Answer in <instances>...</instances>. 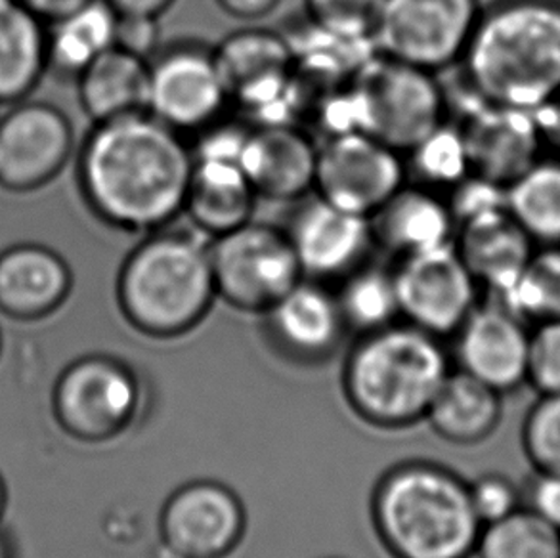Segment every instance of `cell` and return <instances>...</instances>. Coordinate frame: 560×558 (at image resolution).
Segmentation results:
<instances>
[{"label":"cell","mask_w":560,"mask_h":558,"mask_svg":"<svg viewBox=\"0 0 560 558\" xmlns=\"http://www.w3.org/2000/svg\"><path fill=\"white\" fill-rule=\"evenodd\" d=\"M383 0H304L306 20L322 30L352 38H370Z\"/></svg>","instance_id":"cell-34"},{"label":"cell","mask_w":560,"mask_h":558,"mask_svg":"<svg viewBox=\"0 0 560 558\" xmlns=\"http://www.w3.org/2000/svg\"><path fill=\"white\" fill-rule=\"evenodd\" d=\"M119 15H142L160 18L175 4V0H106Z\"/></svg>","instance_id":"cell-41"},{"label":"cell","mask_w":560,"mask_h":558,"mask_svg":"<svg viewBox=\"0 0 560 558\" xmlns=\"http://www.w3.org/2000/svg\"><path fill=\"white\" fill-rule=\"evenodd\" d=\"M63 289L66 270L46 253L18 251L0 263V301L10 309H43L58 301Z\"/></svg>","instance_id":"cell-29"},{"label":"cell","mask_w":560,"mask_h":558,"mask_svg":"<svg viewBox=\"0 0 560 558\" xmlns=\"http://www.w3.org/2000/svg\"><path fill=\"white\" fill-rule=\"evenodd\" d=\"M454 243L478 286L488 294L505 291L536 251V243L508 209L457 226Z\"/></svg>","instance_id":"cell-20"},{"label":"cell","mask_w":560,"mask_h":558,"mask_svg":"<svg viewBox=\"0 0 560 558\" xmlns=\"http://www.w3.org/2000/svg\"><path fill=\"white\" fill-rule=\"evenodd\" d=\"M211 249L203 237L158 230L130 253L119 276L125 316L152 337H178L209 314L217 299Z\"/></svg>","instance_id":"cell-5"},{"label":"cell","mask_w":560,"mask_h":558,"mask_svg":"<svg viewBox=\"0 0 560 558\" xmlns=\"http://www.w3.org/2000/svg\"><path fill=\"white\" fill-rule=\"evenodd\" d=\"M4 555H7V553H4V544H2V537H0V558H4Z\"/></svg>","instance_id":"cell-45"},{"label":"cell","mask_w":560,"mask_h":558,"mask_svg":"<svg viewBox=\"0 0 560 558\" xmlns=\"http://www.w3.org/2000/svg\"><path fill=\"white\" fill-rule=\"evenodd\" d=\"M257 199L242 165L194 159L184 214H188L199 234L214 240L247 224L253 220Z\"/></svg>","instance_id":"cell-21"},{"label":"cell","mask_w":560,"mask_h":558,"mask_svg":"<svg viewBox=\"0 0 560 558\" xmlns=\"http://www.w3.org/2000/svg\"><path fill=\"white\" fill-rule=\"evenodd\" d=\"M521 444L534 470L560 475V394H539L524 416Z\"/></svg>","instance_id":"cell-33"},{"label":"cell","mask_w":560,"mask_h":558,"mask_svg":"<svg viewBox=\"0 0 560 558\" xmlns=\"http://www.w3.org/2000/svg\"><path fill=\"white\" fill-rule=\"evenodd\" d=\"M524 324L538 325L560 317V247H536L523 272L501 293L492 294Z\"/></svg>","instance_id":"cell-27"},{"label":"cell","mask_w":560,"mask_h":558,"mask_svg":"<svg viewBox=\"0 0 560 558\" xmlns=\"http://www.w3.org/2000/svg\"><path fill=\"white\" fill-rule=\"evenodd\" d=\"M480 558H560V530L521 507L480 532Z\"/></svg>","instance_id":"cell-30"},{"label":"cell","mask_w":560,"mask_h":558,"mask_svg":"<svg viewBox=\"0 0 560 558\" xmlns=\"http://www.w3.org/2000/svg\"><path fill=\"white\" fill-rule=\"evenodd\" d=\"M7 2H10V0H0V4H7Z\"/></svg>","instance_id":"cell-46"},{"label":"cell","mask_w":560,"mask_h":558,"mask_svg":"<svg viewBox=\"0 0 560 558\" xmlns=\"http://www.w3.org/2000/svg\"><path fill=\"white\" fill-rule=\"evenodd\" d=\"M373 516L396 558H469L482 532L469 484L429 463L390 470L375 491Z\"/></svg>","instance_id":"cell-3"},{"label":"cell","mask_w":560,"mask_h":558,"mask_svg":"<svg viewBox=\"0 0 560 558\" xmlns=\"http://www.w3.org/2000/svg\"><path fill=\"white\" fill-rule=\"evenodd\" d=\"M114 46H119L122 50L140 56L144 60H152L163 46L160 18L117 14Z\"/></svg>","instance_id":"cell-38"},{"label":"cell","mask_w":560,"mask_h":558,"mask_svg":"<svg viewBox=\"0 0 560 558\" xmlns=\"http://www.w3.org/2000/svg\"><path fill=\"white\" fill-rule=\"evenodd\" d=\"M2 503H4V488H2V483H0V511H2Z\"/></svg>","instance_id":"cell-44"},{"label":"cell","mask_w":560,"mask_h":558,"mask_svg":"<svg viewBox=\"0 0 560 558\" xmlns=\"http://www.w3.org/2000/svg\"><path fill=\"white\" fill-rule=\"evenodd\" d=\"M408 182L447 194L470 174L469 151L457 123L444 121L404 153Z\"/></svg>","instance_id":"cell-28"},{"label":"cell","mask_w":560,"mask_h":558,"mask_svg":"<svg viewBox=\"0 0 560 558\" xmlns=\"http://www.w3.org/2000/svg\"><path fill=\"white\" fill-rule=\"evenodd\" d=\"M240 499L214 483L189 484L173 493L161 514V536L180 558H220L243 534Z\"/></svg>","instance_id":"cell-15"},{"label":"cell","mask_w":560,"mask_h":558,"mask_svg":"<svg viewBox=\"0 0 560 558\" xmlns=\"http://www.w3.org/2000/svg\"><path fill=\"white\" fill-rule=\"evenodd\" d=\"M265 316L273 342L301 360L331 354L347 332L335 291L316 279H301Z\"/></svg>","instance_id":"cell-18"},{"label":"cell","mask_w":560,"mask_h":558,"mask_svg":"<svg viewBox=\"0 0 560 558\" xmlns=\"http://www.w3.org/2000/svg\"><path fill=\"white\" fill-rule=\"evenodd\" d=\"M194 151L150 114L100 123L84 151V184L96 211L127 232L152 234L184 212Z\"/></svg>","instance_id":"cell-1"},{"label":"cell","mask_w":560,"mask_h":558,"mask_svg":"<svg viewBox=\"0 0 560 558\" xmlns=\"http://www.w3.org/2000/svg\"><path fill=\"white\" fill-rule=\"evenodd\" d=\"M68 148V130L58 115L31 107L0 127V174L30 182L56 165Z\"/></svg>","instance_id":"cell-23"},{"label":"cell","mask_w":560,"mask_h":558,"mask_svg":"<svg viewBox=\"0 0 560 558\" xmlns=\"http://www.w3.org/2000/svg\"><path fill=\"white\" fill-rule=\"evenodd\" d=\"M408 182L404 153L370 132H347L319 143L314 194L372 219Z\"/></svg>","instance_id":"cell-11"},{"label":"cell","mask_w":560,"mask_h":558,"mask_svg":"<svg viewBox=\"0 0 560 558\" xmlns=\"http://www.w3.org/2000/svg\"><path fill=\"white\" fill-rule=\"evenodd\" d=\"M232 104L214 48L201 43L161 46L150 60L145 114L189 137L226 115Z\"/></svg>","instance_id":"cell-9"},{"label":"cell","mask_w":560,"mask_h":558,"mask_svg":"<svg viewBox=\"0 0 560 558\" xmlns=\"http://www.w3.org/2000/svg\"><path fill=\"white\" fill-rule=\"evenodd\" d=\"M530 329L498 302H480L454 335L459 370L498 393H513L526 385Z\"/></svg>","instance_id":"cell-14"},{"label":"cell","mask_w":560,"mask_h":558,"mask_svg":"<svg viewBox=\"0 0 560 558\" xmlns=\"http://www.w3.org/2000/svg\"><path fill=\"white\" fill-rule=\"evenodd\" d=\"M536 117H538L539 129L544 135V142L551 143L560 151V98L555 100L551 106L538 112Z\"/></svg>","instance_id":"cell-42"},{"label":"cell","mask_w":560,"mask_h":558,"mask_svg":"<svg viewBox=\"0 0 560 558\" xmlns=\"http://www.w3.org/2000/svg\"><path fill=\"white\" fill-rule=\"evenodd\" d=\"M508 211L536 247H560V159L539 158L505 189Z\"/></svg>","instance_id":"cell-25"},{"label":"cell","mask_w":560,"mask_h":558,"mask_svg":"<svg viewBox=\"0 0 560 558\" xmlns=\"http://www.w3.org/2000/svg\"><path fill=\"white\" fill-rule=\"evenodd\" d=\"M503 394L462 370H452L427 417L454 444H478L500 425Z\"/></svg>","instance_id":"cell-22"},{"label":"cell","mask_w":560,"mask_h":558,"mask_svg":"<svg viewBox=\"0 0 560 558\" xmlns=\"http://www.w3.org/2000/svg\"><path fill=\"white\" fill-rule=\"evenodd\" d=\"M505 189L508 188L498 182L470 173L444 196L450 204V209L454 212L457 226H462L465 222L485 217L490 212L505 211L508 209Z\"/></svg>","instance_id":"cell-36"},{"label":"cell","mask_w":560,"mask_h":558,"mask_svg":"<svg viewBox=\"0 0 560 558\" xmlns=\"http://www.w3.org/2000/svg\"><path fill=\"white\" fill-rule=\"evenodd\" d=\"M27 2L38 8V10H43V12H48V14L66 18V15L86 4L89 0H27Z\"/></svg>","instance_id":"cell-43"},{"label":"cell","mask_w":560,"mask_h":558,"mask_svg":"<svg viewBox=\"0 0 560 558\" xmlns=\"http://www.w3.org/2000/svg\"><path fill=\"white\" fill-rule=\"evenodd\" d=\"M452 373L440 337L408 322L360 335L345 370V388L360 416L378 427L427 417Z\"/></svg>","instance_id":"cell-4"},{"label":"cell","mask_w":560,"mask_h":558,"mask_svg":"<svg viewBox=\"0 0 560 558\" xmlns=\"http://www.w3.org/2000/svg\"><path fill=\"white\" fill-rule=\"evenodd\" d=\"M37 63V25L12 2L0 4V94L20 91Z\"/></svg>","instance_id":"cell-32"},{"label":"cell","mask_w":560,"mask_h":558,"mask_svg":"<svg viewBox=\"0 0 560 558\" xmlns=\"http://www.w3.org/2000/svg\"><path fill=\"white\" fill-rule=\"evenodd\" d=\"M354 83L364 107L365 132L401 153L447 121V92L439 73L375 54Z\"/></svg>","instance_id":"cell-7"},{"label":"cell","mask_w":560,"mask_h":558,"mask_svg":"<svg viewBox=\"0 0 560 558\" xmlns=\"http://www.w3.org/2000/svg\"><path fill=\"white\" fill-rule=\"evenodd\" d=\"M209 249L217 294L243 312L265 314L304 278L285 228L250 220Z\"/></svg>","instance_id":"cell-6"},{"label":"cell","mask_w":560,"mask_h":558,"mask_svg":"<svg viewBox=\"0 0 560 558\" xmlns=\"http://www.w3.org/2000/svg\"><path fill=\"white\" fill-rule=\"evenodd\" d=\"M375 245L394 258L455 242L457 222L446 196L406 182L372 217Z\"/></svg>","instance_id":"cell-19"},{"label":"cell","mask_w":560,"mask_h":558,"mask_svg":"<svg viewBox=\"0 0 560 558\" xmlns=\"http://www.w3.org/2000/svg\"><path fill=\"white\" fill-rule=\"evenodd\" d=\"M393 274L400 319L440 339L454 337L482 302V287L455 243L396 258Z\"/></svg>","instance_id":"cell-10"},{"label":"cell","mask_w":560,"mask_h":558,"mask_svg":"<svg viewBox=\"0 0 560 558\" xmlns=\"http://www.w3.org/2000/svg\"><path fill=\"white\" fill-rule=\"evenodd\" d=\"M138 386L121 363L91 358L66 371L58 385V411L81 437L106 438L125 429L137 409Z\"/></svg>","instance_id":"cell-16"},{"label":"cell","mask_w":560,"mask_h":558,"mask_svg":"<svg viewBox=\"0 0 560 558\" xmlns=\"http://www.w3.org/2000/svg\"><path fill=\"white\" fill-rule=\"evenodd\" d=\"M150 61L122 50L107 48L83 69L84 106L100 123L142 114L148 104Z\"/></svg>","instance_id":"cell-24"},{"label":"cell","mask_w":560,"mask_h":558,"mask_svg":"<svg viewBox=\"0 0 560 558\" xmlns=\"http://www.w3.org/2000/svg\"><path fill=\"white\" fill-rule=\"evenodd\" d=\"M526 385L538 394H560V317L532 325Z\"/></svg>","instance_id":"cell-35"},{"label":"cell","mask_w":560,"mask_h":558,"mask_svg":"<svg viewBox=\"0 0 560 558\" xmlns=\"http://www.w3.org/2000/svg\"><path fill=\"white\" fill-rule=\"evenodd\" d=\"M318 151L296 125H253L240 165L258 197L301 201L314 194Z\"/></svg>","instance_id":"cell-17"},{"label":"cell","mask_w":560,"mask_h":558,"mask_svg":"<svg viewBox=\"0 0 560 558\" xmlns=\"http://www.w3.org/2000/svg\"><path fill=\"white\" fill-rule=\"evenodd\" d=\"M115 30L117 12L114 8L106 0H89L63 18L54 50L66 68L83 71L100 54L115 45Z\"/></svg>","instance_id":"cell-31"},{"label":"cell","mask_w":560,"mask_h":558,"mask_svg":"<svg viewBox=\"0 0 560 558\" xmlns=\"http://www.w3.org/2000/svg\"><path fill=\"white\" fill-rule=\"evenodd\" d=\"M463 84L493 106L538 114L560 98V0H493L463 53Z\"/></svg>","instance_id":"cell-2"},{"label":"cell","mask_w":560,"mask_h":558,"mask_svg":"<svg viewBox=\"0 0 560 558\" xmlns=\"http://www.w3.org/2000/svg\"><path fill=\"white\" fill-rule=\"evenodd\" d=\"M337 283L335 297L347 329L364 335L400 319L393 268L388 270L368 260Z\"/></svg>","instance_id":"cell-26"},{"label":"cell","mask_w":560,"mask_h":558,"mask_svg":"<svg viewBox=\"0 0 560 558\" xmlns=\"http://www.w3.org/2000/svg\"><path fill=\"white\" fill-rule=\"evenodd\" d=\"M521 491L523 507L560 530V475L534 470V475L528 478V483Z\"/></svg>","instance_id":"cell-39"},{"label":"cell","mask_w":560,"mask_h":558,"mask_svg":"<svg viewBox=\"0 0 560 558\" xmlns=\"http://www.w3.org/2000/svg\"><path fill=\"white\" fill-rule=\"evenodd\" d=\"M469 92V102L462 104L463 138L469 151L470 173L508 188L516 176L536 163L544 148L538 117L530 112L493 106Z\"/></svg>","instance_id":"cell-13"},{"label":"cell","mask_w":560,"mask_h":558,"mask_svg":"<svg viewBox=\"0 0 560 558\" xmlns=\"http://www.w3.org/2000/svg\"><path fill=\"white\" fill-rule=\"evenodd\" d=\"M281 0H217L228 15L243 22H257L272 14Z\"/></svg>","instance_id":"cell-40"},{"label":"cell","mask_w":560,"mask_h":558,"mask_svg":"<svg viewBox=\"0 0 560 558\" xmlns=\"http://www.w3.org/2000/svg\"><path fill=\"white\" fill-rule=\"evenodd\" d=\"M304 278L341 281L370 260L375 237L372 219L311 194L299 201L285 228Z\"/></svg>","instance_id":"cell-12"},{"label":"cell","mask_w":560,"mask_h":558,"mask_svg":"<svg viewBox=\"0 0 560 558\" xmlns=\"http://www.w3.org/2000/svg\"><path fill=\"white\" fill-rule=\"evenodd\" d=\"M470 503L482 528L523 507V491L503 475H485L469 484Z\"/></svg>","instance_id":"cell-37"},{"label":"cell","mask_w":560,"mask_h":558,"mask_svg":"<svg viewBox=\"0 0 560 558\" xmlns=\"http://www.w3.org/2000/svg\"><path fill=\"white\" fill-rule=\"evenodd\" d=\"M480 0H383L372 43L378 56L440 73L462 61Z\"/></svg>","instance_id":"cell-8"}]
</instances>
